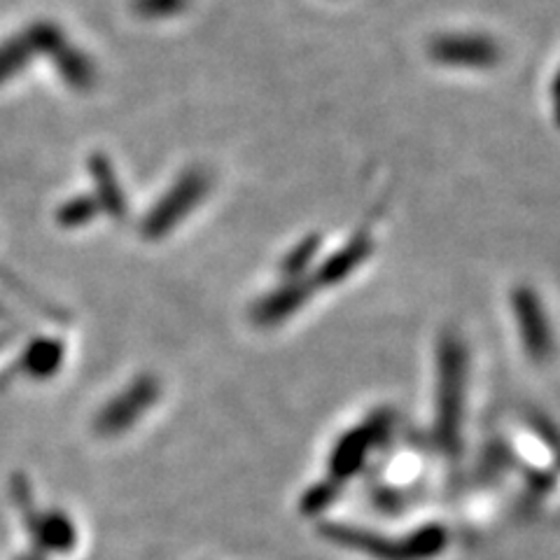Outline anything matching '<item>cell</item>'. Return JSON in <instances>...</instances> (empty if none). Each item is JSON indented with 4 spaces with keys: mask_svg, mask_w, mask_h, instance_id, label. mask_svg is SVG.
<instances>
[{
    "mask_svg": "<svg viewBox=\"0 0 560 560\" xmlns=\"http://www.w3.org/2000/svg\"><path fill=\"white\" fill-rule=\"evenodd\" d=\"M208 191L210 175L203 168L191 166L183 171L148 210L143 222H140V234L150 241L171 234L187 215L195 213L197 206L208 197Z\"/></svg>",
    "mask_w": 560,
    "mask_h": 560,
    "instance_id": "cell-1",
    "label": "cell"
},
{
    "mask_svg": "<svg viewBox=\"0 0 560 560\" xmlns=\"http://www.w3.org/2000/svg\"><path fill=\"white\" fill-rule=\"evenodd\" d=\"M98 203L90 197H82L78 201H70L63 210V220L66 222H75V224H82L86 220H92L96 213H98Z\"/></svg>",
    "mask_w": 560,
    "mask_h": 560,
    "instance_id": "cell-8",
    "label": "cell"
},
{
    "mask_svg": "<svg viewBox=\"0 0 560 560\" xmlns=\"http://www.w3.org/2000/svg\"><path fill=\"white\" fill-rule=\"evenodd\" d=\"M90 171L92 178L98 185V208H103L105 213H110L113 218H125L127 213V197L121 191V185L117 180V173L110 166V162L105 160L103 154H96L90 160Z\"/></svg>",
    "mask_w": 560,
    "mask_h": 560,
    "instance_id": "cell-4",
    "label": "cell"
},
{
    "mask_svg": "<svg viewBox=\"0 0 560 560\" xmlns=\"http://www.w3.org/2000/svg\"><path fill=\"white\" fill-rule=\"evenodd\" d=\"M61 66H63V75L68 78L70 84L75 86H90L94 82V66L90 63L80 51H61Z\"/></svg>",
    "mask_w": 560,
    "mask_h": 560,
    "instance_id": "cell-7",
    "label": "cell"
},
{
    "mask_svg": "<svg viewBox=\"0 0 560 560\" xmlns=\"http://www.w3.org/2000/svg\"><path fill=\"white\" fill-rule=\"evenodd\" d=\"M320 245H323V238H320L318 234H311V236H306L304 241L296 243L294 248L290 250V255L285 257V265H283L285 273L292 276V278H300V276L308 269L313 257L318 255Z\"/></svg>",
    "mask_w": 560,
    "mask_h": 560,
    "instance_id": "cell-5",
    "label": "cell"
},
{
    "mask_svg": "<svg viewBox=\"0 0 560 560\" xmlns=\"http://www.w3.org/2000/svg\"><path fill=\"white\" fill-rule=\"evenodd\" d=\"M189 0H133L131 8L140 20L156 22V20H171V16L180 14L187 8Z\"/></svg>",
    "mask_w": 560,
    "mask_h": 560,
    "instance_id": "cell-6",
    "label": "cell"
},
{
    "mask_svg": "<svg viewBox=\"0 0 560 560\" xmlns=\"http://www.w3.org/2000/svg\"><path fill=\"white\" fill-rule=\"evenodd\" d=\"M428 57L444 68L488 70L502 61V47L493 35L455 31L434 35L428 45Z\"/></svg>",
    "mask_w": 560,
    "mask_h": 560,
    "instance_id": "cell-2",
    "label": "cell"
},
{
    "mask_svg": "<svg viewBox=\"0 0 560 560\" xmlns=\"http://www.w3.org/2000/svg\"><path fill=\"white\" fill-rule=\"evenodd\" d=\"M372 250H374V238L370 236V226H364V230L350 236L337 253H331L323 261V267L315 278L327 285L341 283L348 273H353L362 261L372 255ZM318 280H315V283H318Z\"/></svg>",
    "mask_w": 560,
    "mask_h": 560,
    "instance_id": "cell-3",
    "label": "cell"
}]
</instances>
